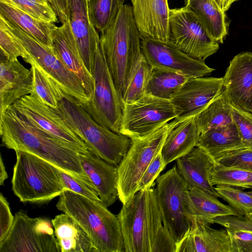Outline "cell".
I'll list each match as a JSON object with an SVG mask.
<instances>
[{"instance_id":"51","label":"cell","mask_w":252,"mask_h":252,"mask_svg":"<svg viewBox=\"0 0 252 252\" xmlns=\"http://www.w3.org/2000/svg\"><path fill=\"white\" fill-rule=\"evenodd\" d=\"M239 0H230V4L231 5V4L234 3V2L238 1Z\"/></svg>"},{"instance_id":"19","label":"cell","mask_w":252,"mask_h":252,"mask_svg":"<svg viewBox=\"0 0 252 252\" xmlns=\"http://www.w3.org/2000/svg\"><path fill=\"white\" fill-rule=\"evenodd\" d=\"M141 38L170 40L168 0H131Z\"/></svg>"},{"instance_id":"7","label":"cell","mask_w":252,"mask_h":252,"mask_svg":"<svg viewBox=\"0 0 252 252\" xmlns=\"http://www.w3.org/2000/svg\"><path fill=\"white\" fill-rule=\"evenodd\" d=\"M92 74L94 81L93 94L83 108L98 124L120 133L123 101L118 92L97 36Z\"/></svg>"},{"instance_id":"44","label":"cell","mask_w":252,"mask_h":252,"mask_svg":"<svg viewBox=\"0 0 252 252\" xmlns=\"http://www.w3.org/2000/svg\"><path fill=\"white\" fill-rule=\"evenodd\" d=\"M165 167L160 151L155 157L144 172L139 182L138 190L152 188L154 182Z\"/></svg>"},{"instance_id":"43","label":"cell","mask_w":252,"mask_h":252,"mask_svg":"<svg viewBox=\"0 0 252 252\" xmlns=\"http://www.w3.org/2000/svg\"><path fill=\"white\" fill-rule=\"evenodd\" d=\"M231 107L233 122L236 126L243 144L246 149L252 150V113L232 105Z\"/></svg>"},{"instance_id":"40","label":"cell","mask_w":252,"mask_h":252,"mask_svg":"<svg viewBox=\"0 0 252 252\" xmlns=\"http://www.w3.org/2000/svg\"><path fill=\"white\" fill-rule=\"evenodd\" d=\"M0 47L1 57L8 61L18 60L21 57L25 61L29 53L17 37L9 29L0 17Z\"/></svg>"},{"instance_id":"33","label":"cell","mask_w":252,"mask_h":252,"mask_svg":"<svg viewBox=\"0 0 252 252\" xmlns=\"http://www.w3.org/2000/svg\"><path fill=\"white\" fill-rule=\"evenodd\" d=\"M195 121L201 133L233 122L231 105L222 92L195 117Z\"/></svg>"},{"instance_id":"22","label":"cell","mask_w":252,"mask_h":252,"mask_svg":"<svg viewBox=\"0 0 252 252\" xmlns=\"http://www.w3.org/2000/svg\"><path fill=\"white\" fill-rule=\"evenodd\" d=\"M53 48L62 63L79 79L90 98L94 91V78L80 57L68 20L55 30Z\"/></svg>"},{"instance_id":"52","label":"cell","mask_w":252,"mask_h":252,"mask_svg":"<svg viewBox=\"0 0 252 252\" xmlns=\"http://www.w3.org/2000/svg\"></svg>"},{"instance_id":"34","label":"cell","mask_w":252,"mask_h":252,"mask_svg":"<svg viewBox=\"0 0 252 252\" xmlns=\"http://www.w3.org/2000/svg\"><path fill=\"white\" fill-rule=\"evenodd\" d=\"M189 78L176 72L153 68L148 83L147 93L170 100L177 89Z\"/></svg>"},{"instance_id":"15","label":"cell","mask_w":252,"mask_h":252,"mask_svg":"<svg viewBox=\"0 0 252 252\" xmlns=\"http://www.w3.org/2000/svg\"><path fill=\"white\" fill-rule=\"evenodd\" d=\"M12 106L33 124L59 138L79 153L89 150L85 143L63 120L54 108L44 103L33 90Z\"/></svg>"},{"instance_id":"24","label":"cell","mask_w":252,"mask_h":252,"mask_svg":"<svg viewBox=\"0 0 252 252\" xmlns=\"http://www.w3.org/2000/svg\"><path fill=\"white\" fill-rule=\"evenodd\" d=\"M176 252H232L229 237L224 229L193 221L189 231L178 243Z\"/></svg>"},{"instance_id":"12","label":"cell","mask_w":252,"mask_h":252,"mask_svg":"<svg viewBox=\"0 0 252 252\" xmlns=\"http://www.w3.org/2000/svg\"><path fill=\"white\" fill-rule=\"evenodd\" d=\"M2 18L33 59L59 84L64 93L77 104L84 106L89 101L78 77L55 53L53 48L39 41L18 27Z\"/></svg>"},{"instance_id":"3","label":"cell","mask_w":252,"mask_h":252,"mask_svg":"<svg viewBox=\"0 0 252 252\" xmlns=\"http://www.w3.org/2000/svg\"><path fill=\"white\" fill-rule=\"evenodd\" d=\"M57 209L74 219L89 236L95 252H124V243L117 216L102 202L65 189Z\"/></svg>"},{"instance_id":"29","label":"cell","mask_w":252,"mask_h":252,"mask_svg":"<svg viewBox=\"0 0 252 252\" xmlns=\"http://www.w3.org/2000/svg\"><path fill=\"white\" fill-rule=\"evenodd\" d=\"M185 6L215 40L223 43L228 33L226 15L214 0H186Z\"/></svg>"},{"instance_id":"8","label":"cell","mask_w":252,"mask_h":252,"mask_svg":"<svg viewBox=\"0 0 252 252\" xmlns=\"http://www.w3.org/2000/svg\"><path fill=\"white\" fill-rule=\"evenodd\" d=\"M177 123L174 119L147 136L131 139L128 151L118 165V196L123 204L138 191L144 172L161 151L168 132Z\"/></svg>"},{"instance_id":"11","label":"cell","mask_w":252,"mask_h":252,"mask_svg":"<svg viewBox=\"0 0 252 252\" xmlns=\"http://www.w3.org/2000/svg\"><path fill=\"white\" fill-rule=\"evenodd\" d=\"M52 225L48 219L31 218L26 212L18 211L0 244V252H61Z\"/></svg>"},{"instance_id":"45","label":"cell","mask_w":252,"mask_h":252,"mask_svg":"<svg viewBox=\"0 0 252 252\" xmlns=\"http://www.w3.org/2000/svg\"><path fill=\"white\" fill-rule=\"evenodd\" d=\"M14 220L9 203L2 193L0 195V244L5 239Z\"/></svg>"},{"instance_id":"23","label":"cell","mask_w":252,"mask_h":252,"mask_svg":"<svg viewBox=\"0 0 252 252\" xmlns=\"http://www.w3.org/2000/svg\"><path fill=\"white\" fill-rule=\"evenodd\" d=\"M215 164L213 157L201 148L196 146L187 154L178 158L176 165L189 189H201L218 197L219 195L210 180L211 174Z\"/></svg>"},{"instance_id":"18","label":"cell","mask_w":252,"mask_h":252,"mask_svg":"<svg viewBox=\"0 0 252 252\" xmlns=\"http://www.w3.org/2000/svg\"><path fill=\"white\" fill-rule=\"evenodd\" d=\"M66 1L68 21L80 57L92 73L96 38L99 33L90 19L89 1Z\"/></svg>"},{"instance_id":"4","label":"cell","mask_w":252,"mask_h":252,"mask_svg":"<svg viewBox=\"0 0 252 252\" xmlns=\"http://www.w3.org/2000/svg\"><path fill=\"white\" fill-rule=\"evenodd\" d=\"M54 109L89 151L111 164H119L130 146L129 137L99 125L82 105L66 97Z\"/></svg>"},{"instance_id":"17","label":"cell","mask_w":252,"mask_h":252,"mask_svg":"<svg viewBox=\"0 0 252 252\" xmlns=\"http://www.w3.org/2000/svg\"><path fill=\"white\" fill-rule=\"evenodd\" d=\"M222 78V93L230 104L252 113V52L235 56Z\"/></svg>"},{"instance_id":"48","label":"cell","mask_w":252,"mask_h":252,"mask_svg":"<svg viewBox=\"0 0 252 252\" xmlns=\"http://www.w3.org/2000/svg\"><path fill=\"white\" fill-rule=\"evenodd\" d=\"M8 178V174L6 170V168L3 161L2 158L0 155V184L2 186L4 181Z\"/></svg>"},{"instance_id":"39","label":"cell","mask_w":252,"mask_h":252,"mask_svg":"<svg viewBox=\"0 0 252 252\" xmlns=\"http://www.w3.org/2000/svg\"><path fill=\"white\" fill-rule=\"evenodd\" d=\"M26 14L41 21L51 23L59 22L58 16L50 3L35 0H0Z\"/></svg>"},{"instance_id":"20","label":"cell","mask_w":252,"mask_h":252,"mask_svg":"<svg viewBox=\"0 0 252 252\" xmlns=\"http://www.w3.org/2000/svg\"><path fill=\"white\" fill-rule=\"evenodd\" d=\"M33 90V76L29 69L16 60L8 61L0 56V118L7 108Z\"/></svg>"},{"instance_id":"37","label":"cell","mask_w":252,"mask_h":252,"mask_svg":"<svg viewBox=\"0 0 252 252\" xmlns=\"http://www.w3.org/2000/svg\"><path fill=\"white\" fill-rule=\"evenodd\" d=\"M210 180L213 186L223 185L252 189V172L222 166L216 162L212 171Z\"/></svg>"},{"instance_id":"47","label":"cell","mask_w":252,"mask_h":252,"mask_svg":"<svg viewBox=\"0 0 252 252\" xmlns=\"http://www.w3.org/2000/svg\"><path fill=\"white\" fill-rule=\"evenodd\" d=\"M49 2L56 13L62 24L68 20L66 0H49Z\"/></svg>"},{"instance_id":"46","label":"cell","mask_w":252,"mask_h":252,"mask_svg":"<svg viewBox=\"0 0 252 252\" xmlns=\"http://www.w3.org/2000/svg\"><path fill=\"white\" fill-rule=\"evenodd\" d=\"M176 242L164 225L158 233L152 252H176Z\"/></svg>"},{"instance_id":"26","label":"cell","mask_w":252,"mask_h":252,"mask_svg":"<svg viewBox=\"0 0 252 252\" xmlns=\"http://www.w3.org/2000/svg\"><path fill=\"white\" fill-rule=\"evenodd\" d=\"M186 208L187 215L191 222L197 221L210 224L218 217L238 215L230 205L223 204L216 196L197 189H189Z\"/></svg>"},{"instance_id":"14","label":"cell","mask_w":252,"mask_h":252,"mask_svg":"<svg viewBox=\"0 0 252 252\" xmlns=\"http://www.w3.org/2000/svg\"><path fill=\"white\" fill-rule=\"evenodd\" d=\"M142 55L153 68L176 72L190 78L210 75L214 68L191 57L170 41L141 38Z\"/></svg>"},{"instance_id":"49","label":"cell","mask_w":252,"mask_h":252,"mask_svg":"<svg viewBox=\"0 0 252 252\" xmlns=\"http://www.w3.org/2000/svg\"><path fill=\"white\" fill-rule=\"evenodd\" d=\"M222 10L226 12L231 6L230 0H214Z\"/></svg>"},{"instance_id":"21","label":"cell","mask_w":252,"mask_h":252,"mask_svg":"<svg viewBox=\"0 0 252 252\" xmlns=\"http://www.w3.org/2000/svg\"><path fill=\"white\" fill-rule=\"evenodd\" d=\"M82 169L96 190L102 203L106 207L119 198L118 166L98 157L90 151L79 153Z\"/></svg>"},{"instance_id":"32","label":"cell","mask_w":252,"mask_h":252,"mask_svg":"<svg viewBox=\"0 0 252 252\" xmlns=\"http://www.w3.org/2000/svg\"><path fill=\"white\" fill-rule=\"evenodd\" d=\"M25 61L31 65V69L33 76V90L44 103L51 107L56 108L64 97L73 100L64 93L58 82L30 54Z\"/></svg>"},{"instance_id":"16","label":"cell","mask_w":252,"mask_h":252,"mask_svg":"<svg viewBox=\"0 0 252 252\" xmlns=\"http://www.w3.org/2000/svg\"><path fill=\"white\" fill-rule=\"evenodd\" d=\"M223 78L191 77L172 95L170 101L177 123L195 117L217 97L223 90Z\"/></svg>"},{"instance_id":"9","label":"cell","mask_w":252,"mask_h":252,"mask_svg":"<svg viewBox=\"0 0 252 252\" xmlns=\"http://www.w3.org/2000/svg\"><path fill=\"white\" fill-rule=\"evenodd\" d=\"M155 192L163 225L180 242L191 222L187 215L186 197L189 188L175 164L156 180Z\"/></svg>"},{"instance_id":"50","label":"cell","mask_w":252,"mask_h":252,"mask_svg":"<svg viewBox=\"0 0 252 252\" xmlns=\"http://www.w3.org/2000/svg\"><path fill=\"white\" fill-rule=\"evenodd\" d=\"M38 2L43 3H50L49 0H35Z\"/></svg>"},{"instance_id":"28","label":"cell","mask_w":252,"mask_h":252,"mask_svg":"<svg viewBox=\"0 0 252 252\" xmlns=\"http://www.w3.org/2000/svg\"><path fill=\"white\" fill-rule=\"evenodd\" d=\"M196 146L214 159L226 153L246 149L234 122L201 133Z\"/></svg>"},{"instance_id":"36","label":"cell","mask_w":252,"mask_h":252,"mask_svg":"<svg viewBox=\"0 0 252 252\" xmlns=\"http://www.w3.org/2000/svg\"><path fill=\"white\" fill-rule=\"evenodd\" d=\"M153 68L142 54L133 70L122 97L123 102H130L147 93V87Z\"/></svg>"},{"instance_id":"41","label":"cell","mask_w":252,"mask_h":252,"mask_svg":"<svg viewBox=\"0 0 252 252\" xmlns=\"http://www.w3.org/2000/svg\"><path fill=\"white\" fill-rule=\"evenodd\" d=\"M59 175L65 189L70 190L96 201H100L98 193L93 186L59 168Z\"/></svg>"},{"instance_id":"5","label":"cell","mask_w":252,"mask_h":252,"mask_svg":"<svg viewBox=\"0 0 252 252\" xmlns=\"http://www.w3.org/2000/svg\"><path fill=\"white\" fill-rule=\"evenodd\" d=\"M125 252H152L163 226L155 189L138 190L118 214Z\"/></svg>"},{"instance_id":"42","label":"cell","mask_w":252,"mask_h":252,"mask_svg":"<svg viewBox=\"0 0 252 252\" xmlns=\"http://www.w3.org/2000/svg\"><path fill=\"white\" fill-rule=\"evenodd\" d=\"M222 166L240 168L252 172V150L244 149L222 155L215 159Z\"/></svg>"},{"instance_id":"31","label":"cell","mask_w":252,"mask_h":252,"mask_svg":"<svg viewBox=\"0 0 252 252\" xmlns=\"http://www.w3.org/2000/svg\"><path fill=\"white\" fill-rule=\"evenodd\" d=\"M214 223L225 228L232 252H252V219L243 216L227 215L216 218Z\"/></svg>"},{"instance_id":"1","label":"cell","mask_w":252,"mask_h":252,"mask_svg":"<svg viewBox=\"0 0 252 252\" xmlns=\"http://www.w3.org/2000/svg\"><path fill=\"white\" fill-rule=\"evenodd\" d=\"M0 134L7 149L34 155L93 186L82 169L79 153L33 124L12 105L0 118Z\"/></svg>"},{"instance_id":"6","label":"cell","mask_w":252,"mask_h":252,"mask_svg":"<svg viewBox=\"0 0 252 252\" xmlns=\"http://www.w3.org/2000/svg\"><path fill=\"white\" fill-rule=\"evenodd\" d=\"M15 153L12 189L20 201L41 204L63 193L65 189L57 166L30 153Z\"/></svg>"},{"instance_id":"13","label":"cell","mask_w":252,"mask_h":252,"mask_svg":"<svg viewBox=\"0 0 252 252\" xmlns=\"http://www.w3.org/2000/svg\"><path fill=\"white\" fill-rule=\"evenodd\" d=\"M170 41L191 57L204 61L216 53L219 44L186 6L170 9Z\"/></svg>"},{"instance_id":"10","label":"cell","mask_w":252,"mask_h":252,"mask_svg":"<svg viewBox=\"0 0 252 252\" xmlns=\"http://www.w3.org/2000/svg\"><path fill=\"white\" fill-rule=\"evenodd\" d=\"M175 118L168 99L146 93L130 102H123L120 133L130 139L144 137Z\"/></svg>"},{"instance_id":"38","label":"cell","mask_w":252,"mask_h":252,"mask_svg":"<svg viewBox=\"0 0 252 252\" xmlns=\"http://www.w3.org/2000/svg\"><path fill=\"white\" fill-rule=\"evenodd\" d=\"M215 188L219 196L226 201L238 215L252 219V191H244L223 185H218Z\"/></svg>"},{"instance_id":"27","label":"cell","mask_w":252,"mask_h":252,"mask_svg":"<svg viewBox=\"0 0 252 252\" xmlns=\"http://www.w3.org/2000/svg\"><path fill=\"white\" fill-rule=\"evenodd\" d=\"M51 221L61 252H95L89 236L71 217L63 213Z\"/></svg>"},{"instance_id":"35","label":"cell","mask_w":252,"mask_h":252,"mask_svg":"<svg viewBox=\"0 0 252 252\" xmlns=\"http://www.w3.org/2000/svg\"><path fill=\"white\" fill-rule=\"evenodd\" d=\"M89 14L91 22L99 33L112 23L125 0H89Z\"/></svg>"},{"instance_id":"2","label":"cell","mask_w":252,"mask_h":252,"mask_svg":"<svg viewBox=\"0 0 252 252\" xmlns=\"http://www.w3.org/2000/svg\"><path fill=\"white\" fill-rule=\"evenodd\" d=\"M99 35L108 67L122 99L131 74L142 54L141 36L132 6L124 4L114 21Z\"/></svg>"},{"instance_id":"25","label":"cell","mask_w":252,"mask_h":252,"mask_svg":"<svg viewBox=\"0 0 252 252\" xmlns=\"http://www.w3.org/2000/svg\"><path fill=\"white\" fill-rule=\"evenodd\" d=\"M200 134L195 117L179 122L171 127L161 150L165 165L187 154L195 147Z\"/></svg>"},{"instance_id":"30","label":"cell","mask_w":252,"mask_h":252,"mask_svg":"<svg viewBox=\"0 0 252 252\" xmlns=\"http://www.w3.org/2000/svg\"><path fill=\"white\" fill-rule=\"evenodd\" d=\"M0 16L43 44L53 48V36L57 26L37 19L21 10L0 2Z\"/></svg>"}]
</instances>
